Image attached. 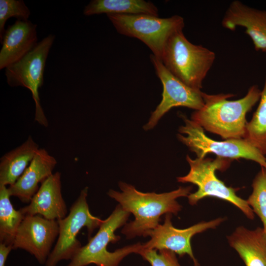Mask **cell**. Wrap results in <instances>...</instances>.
<instances>
[{"mask_svg":"<svg viewBox=\"0 0 266 266\" xmlns=\"http://www.w3.org/2000/svg\"><path fill=\"white\" fill-rule=\"evenodd\" d=\"M122 192L110 190L108 195L119 203L122 208L132 213L134 220L126 224L122 230L127 238L143 236L155 229L161 220V216L167 213L177 215L182 206L176 201L180 197H188L192 186L180 187L174 191L162 194L142 193L133 186L120 182Z\"/></svg>","mask_w":266,"mask_h":266,"instance_id":"1","label":"cell"},{"mask_svg":"<svg viewBox=\"0 0 266 266\" xmlns=\"http://www.w3.org/2000/svg\"><path fill=\"white\" fill-rule=\"evenodd\" d=\"M12 249V245L0 243V266H5L7 258Z\"/></svg>","mask_w":266,"mask_h":266,"instance_id":"25","label":"cell"},{"mask_svg":"<svg viewBox=\"0 0 266 266\" xmlns=\"http://www.w3.org/2000/svg\"><path fill=\"white\" fill-rule=\"evenodd\" d=\"M59 233L58 221L39 215L25 216L17 231L12 249L24 250L40 264L45 265Z\"/></svg>","mask_w":266,"mask_h":266,"instance_id":"12","label":"cell"},{"mask_svg":"<svg viewBox=\"0 0 266 266\" xmlns=\"http://www.w3.org/2000/svg\"><path fill=\"white\" fill-rule=\"evenodd\" d=\"M260 102L250 122L247 123L243 138L266 155V75Z\"/></svg>","mask_w":266,"mask_h":266,"instance_id":"21","label":"cell"},{"mask_svg":"<svg viewBox=\"0 0 266 266\" xmlns=\"http://www.w3.org/2000/svg\"><path fill=\"white\" fill-rule=\"evenodd\" d=\"M88 187H85L71 205L67 216L58 220L59 233L57 241L49 255L45 266H56L62 260H71L82 247L77 239L80 231L86 227L88 239L103 220L92 215L87 201Z\"/></svg>","mask_w":266,"mask_h":266,"instance_id":"7","label":"cell"},{"mask_svg":"<svg viewBox=\"0 0 266 266\" xmlns=\"http://www.w3.org/2000/svg\"><path fill=\"white\" fill-rule=\"evenodd\" d=\"M36 29L31 21L18 19L7 27L0 42V70L20 60L37 45Z\"/></svg>","mask_w":266,"mask_h":266,"instance_id":"15","label":"cell"},{"mask_svg":"<svg viewBox=\"0 0 266 266\" xmlns=\"http://www.w3.org/2000/svg\"><path fill=\"white\" fill-rule=\"evenodd\" d=\"M130 213L124 210L119 204L105 220H103L97 233L90 238L88 243L82 246L66 266H118L127 255L139 254L142 244L138 243L118 249L113 252L107 250L109 242L115 243L120 239L115 231L125 225Z\"/></svg>","mask_w":266,"mask_h":266,"instance_id":"5","label":"cell"},{"mask_svg":"<svg viewBox=\"0 0 266 266\" xmlns=\"http://www.w3.org/2000/svg\"><path fill=\"white\" fill-rule=\"evenodd\" d=\"M261 90L256 85L251 86L241 99L230 100L231 94H203V107L194 111L191 120L210 133L222 138H243L247 122L246 115L260 100Z\"/></svg>","mask_w":266,"mask_h":266,"instance_id":"2","label":"cell"},{"mask_svg":"<svg viewBox=\"0 0 266 266\" xmlns=\"http://www.w3.org/2000/svg\"><path fill=\"white\" fill-rule=\"evenodd\" d=\"M142 249L138 254L151 266H181L177 260L176 253L167 249Z\"/></svg>","mask_w":266,"mask_h":266,"instance_id":"24","label":"cell"},{"mask_svg":"<svg viewBox=\"0 0 266 266\" xmlns=\"http://www.w3.org/2000/svg\"><path fill=\"white\" fill-rule=\"evenodd\" d=\"M222 26L234 31L245 28L257 51L266 52V10L251 7L239 0L232 1L222 20Z\"/></svg>","mask_w":266,"mask_h":266,"instance_id":"13","label":"cell"},{"mask_svg":"<svg viewBox=\"0 0 266 266\" xmlns=\"http://www.w3.org/2000/svg\"><path fill=\"white\" fill-rule=\"evenodd\" d=\"M185 125L178 134L179 140L195 152L197 158H204L213 153L218 157L229 160L243 158L257 162L266 169V158L244 138L228 139L224 141L212 139L206 135L204 129L192 120L182 116Z\"/></svg>","mask_w":266,"mask_h":266,"instance_id":"8","label":"cell"},{"mask_svg":"<svg viewBox=\"0 0 266 266\" xmlns=\"http://www.w3.org/2000/svg\"><path fill=\"white\" fill-rule=\"evenodd\" d=\"M8 188L0 185V243L12 245L25 216L13 207Z\"/></svg>","mask_w":266,"mask_h":266,"instance_id":"20","label":"cell"},{"mask_svg":"<svg viewBox=\"0 0 266 266\" xmlns=\"http://www.w3.org/2000/svg\"><path fill=\"white\" fill-rule=\"evenodd\" d=\"M150 58L162 83L163 91L161 102L151 113L148 122L143 126L146 131L153 129L172 107L183 106L199 110L204 104L203 92L184 83L169 71L162 61L153 54Z\"/></svg>","mask_w":266,"mask_h":266,"instance_id":"10","label":"cell"},{"mask_svg":"<svg viewBox=\"0 0 266 266\" xmlns=\"http://www.w3.org/2000/svg\"><path fill=\"white\" fill-rule=\"evenodd\" d=\"M57 164L55 158L44 148H39L31 163L16 182L8 189L10 196L30 203L41 184L51 175Z\"/></svg>","mask_w":266,"mask_h":266,"instance_id":"16","label":"cell"},{"mask_svg":"<svg viewBox=\"0 0 266 266\" xmlns=\"http://www.w3.org/2000/svg\"><path fill=\"white\" fill-rule=\"evenodd\" d=\"M31 11L23 0H0V41L6 31L5 25L8 19L16 18L27 21Z\"/></svg>","mask_w":266,"mask_h":266,"instance_id":"23","label":"cell"},{"mask_svg":"<svg viewBox=\"0 0 266 266\" xmlns=\"http://www.w3.org/2000/svg\"><path fill=\"white\" fill-rule=\"evenodd\" d=\"M39 149L31 136L21 145L3 155L0 161V185L14 184Z\"/></svg>","mask_w":266,"mask_h":266,"instance_id":"18","label":"cell"},{"mask_svg":"<svg viewBox=\"0 0 266 266\" xmlns=\"http://www.w3.org/2000/svg\"><path fill=\"white\" fill-rule=\"evenodd\" d=\"M171 218V213L166 214L163 225L159 224L146 233L145 237L149 236L151 239L142 244V249H167L180 257L187 254L192 260L195 266H200L192 249V237L207 230L216 229L225 220V218L219 217L209 221H201L184 229L174 227Z\"/></svg>","mask_w":266,"mask_h":266,"instance_id":"11","label":"cell"},{"mask_svg":"<svg viewBox=\"0 0 266 266\" xmlns=\"http://www.w3.org/2000/svg\"><path fill=\"white\" fill-rule=\"evenodd\" d=\"M19 210L25 216L39 215L51 220L66 217L67 209L62 193L61 173H53L45 179L29 204Z\"/></svg>","mask_w":266,"mask_h":266,"instance_id":"14","label":"cell"},{"mask_svg":"<svg viewBox=\"0 0 266 266\" xmlns=\"http://www.w3.org/2000/svg\"><path fill=\"white\" fill-rule=\"evenodd\" d=\"M106 15L119 33L141 40L160 60L169 37L185 26L184 18L176 15L168 18L144 14Z\"/></svg>","mask_w":266,"mask_h":266,"instance_id":"6","label":"cell"},{"mask_svg":"<svg viewBox=\"0 0 266 266\" xmlns=\"http://www.w3.org/2000/svg\"><path fill=\"white\" fill-rule=\"evenodd\" d=\"M227 239L245 266H266V232L263 228L239 226Z\"/></svg>","mask_w":266,"mask_h":266,"instance_id":"17","label":"cell"},{"mask_svg":"<svg viewBox=\"0 0 266 266\" xmlns=\"http://www.w3.org/2000/svg\"><path fill=\"white\" fill-rule=\"evenodd\" d=\"M186 160L190 170L186 175L178 177L177 180L179 182L191 183L198 187L196 192L187 197L190 205H196L206 197L217 198L232 203L248 219H254V212L247 200L236 194L238 189L227 186L215 175L216 170L223 171L227 169L231 160L218 157L215 159L197 158L193 160L188 155Z\"/></svg>","mask_w":266,"mask_h":266,"instance_id":"4","label":"cell"},{"mask_svg":"<svg viewBox=\"0 0 266 266\" xmlns=\"http://www.w3.org/2000/svg\"><path fill=\"white\" fill-rule=\"evenodd\" d=\"M253 191L247 200L260 218L266 232V169L262 167L252 183Z\"/></svg>","mask_w":266,"mask_h":266,"instance_id":"22","label":"cell"},{"mask_svg":"<svg viewBox=\"0 0 266 266\" xmlns=\"http://www.w3.org/2000/svg\"><path fill=\"white\" fill-rule=\"evenodd\" d=\"M103 13L158 16V9L152 2L144 0H93L83 10L85 16Z\"/></svg>","mask_w":266,"mask_h":266,"instance_id":"19","label":"cell"},{"mask_svg":"<svg viewBox=\"0 0 266 266\" xmlns=\"http://www.w3.org/2000/svg\"><path fill=\"white\" fill-rule=\"evenodd\" d=\"M215 58L213 51L189 41L181 30L169 37L161 61L169 71L184 83L200 90Z\"/></svg>","mask_w":266,"mask_h":266,"instance_id":"3","label":"cell"},{"mask_svg":"<svg viewBox=\"0 0 266 266\" xmlns=\"http://www.w3.org/2000/svg\"><path fill=\"white\" fill-rule=\"evenodd\" d=\"M55 39L54 35L49 34L22 59L5 69L9 86H21L30 91L35 105L34 119L46 127L48 122L40 105L38 90L43 85L46 62Z\"/></svg>","mask_w":266,"mask_h":266,"instance_id":"9","label":"cell"}]
</instances>
